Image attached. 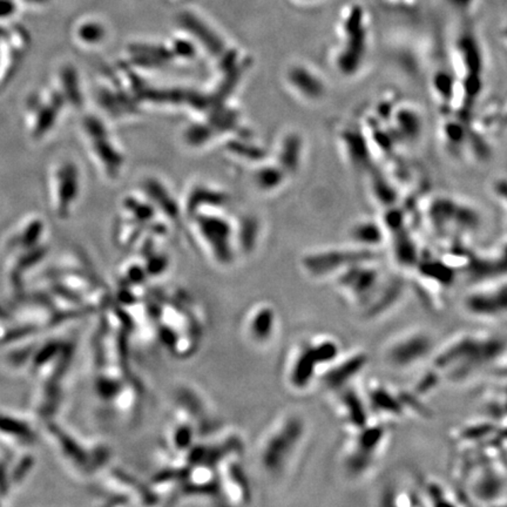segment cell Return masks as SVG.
<instances>
[{
	"instance_id": "ba28073f",
	"label": "cell",
	"mask_w": 507,
	"mask_h": 507,
	"mask_svg": "<svg viewBox=\"0 0 507 507\" xmlns=\"http://www.w3.org/2000/svg\"><path fill=\"white\" fill-rule=\"evenodd\" d=\"M462 312L480 322L507 319V278L476 283L460 301Z\"/></svg>"
},
{
	"instance_id": "9a60e30c",
	"label": "cell",
	"mask_w": 507,
	"mask_h": 507,
	"mask_svg": "<svg viewBox=\"0 0 507 507\" xmlns=\"http://www.w3.org/2000/svg\"><path fill=\"white\" fill-rule=\"evenodd\" d=\"M48 253V244H40L37 247L21 249V251L7 253L6 263L4 267L7 285L13 295H19L24 287L25 275L32 268L38 266Z\"/></svg>"
},
{
	"instance_id": "e0dca14e",
	"label": "cell",
	"mask_w": 507,
	"mask_h": 507,
	"mask_svg": "<svg viewBox=\"0 0 507 507\" xmlns=\"http://www.w3.org/2000/svg\"><path fill=\"white\" fill-rule=\"evenodd\" d=\"M28 48V37L21 30L0 28V89L13 78Z\"/></svg>"
},
{
	"instance_id": "4fadbf2b",
	"label": "cell",
	"mask_w": 507,
	"mask_h": 507,
	"mask_svg": "<svg viewBox=\"0 0 507 507\" xmlns=\"http://www.w3.org/2000/svg\"><path fill=\"white\" fill-rule=\"evenodd\" d=\"M370 357L362 350H355L342 355L322 375L319 383L329 394L355 384L367 369Z\"/></svg>"
},
{
	"instance_id": "5b68a950",
	"label": "cell",
	"mask_w": 507,
	"mask_h": 507,
	"mask_svg": "<svg viewBox=\"0 0 507 507\" xmlns=\"http://www.w3.org/2000/svg\"><path fill=\"white\" fill-rule=\"evenodd\" d=\"M438 348L435 335L422 326L397 333L380 349V360L391 371L406 372L428 363Z\"/></svg>"
},
{
	"instance_id": "7402d4cb",
	"label": "cell",
	"mask_w": 507,
	"mask_h": 507,
	"mask_svg": "<svg viewBox=\"0 0 507 507\" xmlns=\"http://www.w3.org/2000/svg\"><path fill=\"white\" fill-rule=\"evenodd\" d=\"M51 85L58 91L65 101L66 106L78 107L83 103V96L80 91L79 79L76 69L71 65L59 66L53 74Z\"/></svg>"
},
{
	"instance_id": "d6986e66",
	"label": "cell",
	"mask_w": 507,
	"mask_h": 507,
	"mask_svg": "<svg viewBox=\"0 0 507 507\" xmlns=\"http://www.w3.org/2000/svg\"><path fill=\"white\" fill-rule=\"evenodd\" d=\"M48 432L51 435L55 448L59 450L60 456L66 460V463L72 467H76L80 473L92 472L96 467L94 460L96 457H91V452L87 446L80 444V440L69 435L62 428L57 426H50Z\"/></svg>"
},
{
	"instance_id": "ffe728a7",
	"label": "cell",
	"mask_w": 507,
	"mask_h": 507,
	"mask_svg": "<svg viewBox=\"0 0 507 507\" xmlns=\"http://www.w3.org/2000/svg\"><path fill=\"white\" fill-rule=\"evenodd\" d=\"M506 486V480L499 469L491 466L484 469L483 472L474 477L469 483V496L484 504L497 501L501 497Z\"/></svg>"
},
{
	"instance_id": "2e32d148",
	"label": "cell",
	"mask_w": 507,
	"mask_h": 507,
	"mask_svg": "<svg viewBox=\"0 0 507 507\" xmlns=\"http://www.w3.org/2000/svg\"><path fill=\"white\" fill-rule=\"evenodd\" d=\"M244 335L256 346H264L274 341L278 331V314L267 303L253 305L244 319Z\"/></svg>"
},
{
	"instance_id": "cb8c5ba5",
	"label": "cell",
	"mask_w": 507,
	"mask_h": 507,
	"mask_svg": "<svg viewBox=\"0 0 507 507\" xmlns=\"http://www.w3.org/2000/svg\"><path fill=\"white\" fill-rule=\"evenodd\" d=\"M103 30L96 23H85L80 25L76 31V37L80 42L92 45L99 42L103 39Z\"/></svg>"
},
{
	"instance_id": "5bb4252c",
	"label": "cell",
	"mask_w": 507,
	"mask_h": 507,
	"mask_svg": "<svg viewBox=\"0 0 507 507\" xmlns=\"http://www.w3.org/2000/svg\"><path fill=\"white\" fill-rule=\"evenodd\" d=\"M44 244H48L47 221L39 212H30L18 220L5 235L3 248L6 253H11Z\"/></svg>"
},
{
	"instance_id": "8fae6325",
	"label": "cell",
	"mask_w": 507,
	"mask_h": 507,
	"mask_svg": "<svg viewBox=\"0 0 507 507\" xmlns=\"http://www.w3.org/2000/svg\"><path fill=\"white\" fill-rule=\"evenodd\" d=\"M365 260H371L368 251H328L305 257L303 268L309 278L314 280H334L346 268Z\"/></svg>"
},
{
	"instance_id": "7a4b0ae2",
	"label": "cell",
	"mask_w": 507,
	"mask_h": 507,
	"mask_svg": "<svg viewBox=\"0 0 507 507\" xmlns=\"http://www.w3.org/2000/svg\"><path fill=\"white\" fill-rule=\"evenodd\" d=\"M309 435L310 425L302 412L289 410L278 416L258 443L257 458L262 471L274 479L292 474L301 460Z\"/></svg>"
},
{
	"instance_id": "44dd1931",
	"label": "cell",
	"mask_w": 507,
	"mask_h": 507,
	"mask_svg": "<svg viewBox=\"0 0 507 507\" xmlns=\"http://www.w3.org/2000/svg\"><path fill=\"white\" fill-rule=\"evenodd\" d=\"M201 233L210 246L212 256L221 264H227L232 258L229 247V229L219 220H203L200 222Z\"/></svg>"
},
{
	"instance_id": "3957f363",
	"label": "cell",
	"mask_w": 507,
	"mask_h": 507,
	"mask_svg": "<svg viewBox=\"0 0 507 507\" xmlns=\"http://www.w3.org/2000/svg\"><path fill=\"white\" fill-rule=\"evenodd\" d=\"M342 353V344L331 335L319 334L298 341L285 360V385L295 394L308 392Z\"/></svg>"
},
{
	"instance_id": "603a6c76",
	"label": "cell",
	"mask_w": 507,
	"mask_h": 507,
	"mask_svg": "<svg viewBox=\"0 0 507 507\" xmlns=\"http://www.w3.org/2000/svg\"><path fill=\"white\" fill-rule=\"evenodd\" d=\"M0 439L10 445L30 446L35 440V433L21 419L0 414Z\"/></svg>"
},
{
	"instance_id": "9c48e42d",
	"label": "cell",
	"mask_w": 507,
	"mask_h": 507,
	"mask_svg": "<svg viewBox=\"0 0 507 507\" xmlns=\"http://www.w3.org/2000/svg\"><path fill=\"white\" fill-rule=\"evenodd\" d=\"M80 190V176L74 162L62 159L51 164L46 174L48 206L55 217L65 220L72 212Z\"/></svg>"
},
{
	"instance_id": "30bf717a",
	"label": "cell",
	"mask_w": 507,
	"mask_h": 507,
	"mask_svg": "<svg viewBox=\"0 0 507 507\" xmlns=\"http://www.w3.org/2000/svg\"><path fill=\"white\" fill-rule=\"evenodd\" d=\"M371 416L377 415L380 421L389 422L391 419L404 418L418 408L414 394H405L401 391L392 390L385 384H370L364 390Z\"/></svg>"
},
{
	"instance_id": "52a82bcc",
	"label": "cell",
	"mask_w": 507,
	"mask_h": 507,
	"mask_svg": "<svg viewBox=\"0 0 507 507\" xmlns=\"http://www.w3.org/2000/svg\"><path fill=\"white\" fill-rule=\"evenodd\" d=\"M65 101L52 85H44L30 93L24 106V127L28 137L42 141L58 125Z\"/></svg>"
},
{
	"instance_id": "277c9868",
	"label": "cell",
	"mask_w": 507,
	"mask_h": 507,
	"mask_svg": "<svg viewBox=\"0 0 507 507\" xmlns=\"http://www.w3.org/2000/svg\"><path fill=\"white\" fill-rule=\"evenodd\" d=\"M389 440V422L380 419L349 432V438L341 453L343 476L349 482H360L370 476L383 457Z\"/></svg>"
},
{
	"instance_id": "8992f818",
	"label": "cell",
	"mask_w": 507,
	"mask_h": 507,
	"mask_svg": "<svg viewBox=\"0 0 507 507\" xmlns=\"http://www.w3.org/2000/svg\"><path fill=\"white\" fill-rule=\"evenodd\" d=\"M387 278V275L371 258L344 269L334 278V285L339 296L360 314L377 295Z\"/></svg>"
},
{
	"instance_id": "6da1fadb",
	"label": "cell",
	"mask_w": 507,
	"mask_h": 507,
	"mask_svg": "<svg viewBox=\"0 0 507 507\" xmlns=\"http://www.w3.org/2000/svg\"><path fill=\"white\" fill-rule=\"evenodd\" d=\"M507 356L506 337L491 333H463L438 346L428 363L435 384L460 383L496 367Z\"/></svg>"
},
{
	"instance_id": "ac0fdd59",
	"label": "cell",
	"mask_w": 507,
	"mask_h": 507,
	"mask_svg": "<svg viewBox=\"0 0 507 507\" xmlns=\"http://www.w3.org/2000/svg\"><path fill=\"white\" fill-rule=\"evenodd\" d=\"M406 292V283L401 278L387 276V281L377 292V295L375 296L370 304L360 312V317L367 322H371L389 315L404 301Z\"/></svg>"
},
{
	"instance_id": "7c38bea8",
	"label": "cell",
	"mask_w": 507,
	"mask_h": 507,
	"mask_svg": "<svg viewBox=\"0 0 507 507\" xmlns=\"http://www.w3.org/2000/svg\"><path fill=\"white\" fill-rule=\"evenodd\" d=\"M337 415L348 432L356 431L371 422V412L364 391L357 384L331 392Z\"/></svg>"
}]
</instances>
